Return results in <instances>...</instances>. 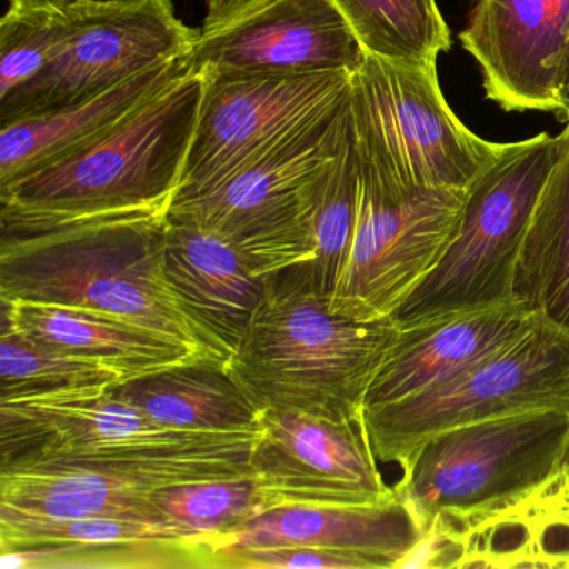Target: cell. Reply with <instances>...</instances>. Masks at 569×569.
<instances>
[{
	"instance_id": "3957f363",
	"label": "cell",
	"mask_w": 569,
	"mask_h": 569,
	"mask_svg": "<svg viewBox=\"0 0 569 569\" xmlns=\"http://www.w3.org/2000/svg\"><path fill=\"white\" fill-rule=\"evenodd\" d=\"M395 319L329 311L302 266L264 279V292L229 358V375L259 411L361 421L366 392L395 342Z\"/></svg>"
},
{
	"instance_id": "8fae6325",
	"label": "cell",
	"mask_w": 569,
	"mask_h": 569,
	"mask_svg": "<svg viewBox=\"0 0 569 569\" xmlns=\"http://www.w3.org/2000/svg\"><path fill=\"white\" fill-rule=\"evenodd\" d=\"M198 34L169 0L131 8H78V22L54 61L0 98V128L98 98L158 62L188 54Z\"/></svg>"
},
{
	"instance_id": "d590c367",
	"label": "cell",
	"mask_w": 569,
	"mask_h": 569,
	"mask_svg": "<svg viewBox=\"0 0 569 569\" xmlns=\"http://www.w3.org/2000/svg\"><path fill=\"white\" fill-rule=\"evenodd\" d=\"M565 462L569 466V439H568V448H566Z\"/></svg>"
},
{
	"instance_id": "83f0119b",
	"label": "cell",
	"mask_w": 569,
	"mask_h": 569,
	"mask_svg": "<svg viewBox=\"0 0 569 569\" xmlns=\"http://www.w3.org/2000/svg\"><path fill=\"white\" fill-rule=\"evenodd\" d=\"M151 499L166 522L212 545L254 516L276 508L274 499L254 475L164 486L154 489Z\"/></svg>"
},
{
	"instance_id": "1f68e13d",
	"label": "cell",
	"mask_w": 569,
	"mask_h": 569,
	"mask_svg": "<svg viewBox=\"0 0 569 569\" xmlns=\"http://www.w3.org/2000/svg\"><path fill=\"white\" fill-rule=\"evenodd\" d=\"M206 19L202 31H212L221 28L228 22L234 21L239 16L248 12L249 9L261 4L262 0H204Z\"/></svg>"
},
{
	"instance_id": "d4e9b609",
	"label": "cell",
	"mask_w": 569,
	"mask_h": 569,
	"mask_svg": "<svg viewBox=\"0 0 569 569\" xmlns=\"http://www.w3.org/2000/svg\"><path fill=\"white\" fill-rule=\"evenodd\" d=\"M515 296L529 311L569 329V141L529 218Z\"/></svg>"
},
{
	"instance_id": "7a4b0ae2",
	"label": "cell",
	"mask_w": 569,
	"mask_h": 569,
	"mask_svg": "<svg viewBox=\"0 0 569 569\" xmlns=\"http://www.w3.org/2000/svg\"><path fill=\"white\" fill-rule=\"evenodd\" d=\"M261 432L162 428L112 388L0 401V472L89 471L158 489L254 475Z\"/></svg>"
},
{
	"instance_id": "9c48e42d",
	"label": "cell",
	"mask_w": 569,
	"mask_h": 569,
	"mask_svg": "<svg viewBox=\"0 0 569 569\" xmlns=\"http://www.w3.org/2000/svg\"><path fill=\"white\" fill-rule=\"evenodd\" d=\"M569 411L541 409L488 419L426 441L395 485L425 532L445 511H469L511 498L565 461Z\"/></svg>"
},
{
	"instance_id": "6da1fadb",
	"label": "cell",
	"mask_w": 569,
	"mask_h": 569,
	"mask_svg": "<svg viewBox=\"0 0 569 569\" xmlns=\"http://www.w3.org/2000/svg\"><path fill=\"white\" fill-rule=\"evenodd\" d=\"M169 208L86 214L0 209V299L121 316L228 365L192 321L164 274Z\"/></svg>"
},
{
	"instance_id": "52a82bcc",
	"label": "cell",
	"mask_w": 569,
	"mask_h": 569,
	"mask_svg": "<svg viewBox=\"0 0 569 569\" xmlns=\"http://www.w3.org/2000/svg\"><path fill=\"white\" fill-rule=\"evenodd\" d=\"M355 131L358 216L348 264L329 298V311L356 321H385L438 264L461 218L468 189L409 184L356 122Z\"/></svg>"
},
{
	"instance_id": "30bf717a",
	"label": "cell",
	"mask_w": 569,
	"mask_h": 569,
	"mask_svg": "<svg viewBox=\"0 0 569 569\" xmlns=\"http://www.w3.org/2000/svg\"><path fill=\"white\" fill-rule=\"evenodd\" d=\"M351 112L399 178L419 188L466 191L506 148L456 118L436 68L366 54L351 78Z\"/></svg>"
},
{
	"instance_id": "ac0fdd59",
	"label": "cell",
	"mask_w": 569,
	"mask_h": 569,
	"mask_svg": "<svg viewBox=\"0 0 569 569\" xmlns=\"http://www.w3.org/2000/svg\"><path fill=\"white\" fill-rule=\"evenodd\" d=\"M538 315L515 299L399 328L366 392L365 409L428 391L521 338Z\"/></svg>"
},
{
	"instance_id": "4316f807",
	"label": "cell",
	"mask_w": 569,
	"mask_h": 569,
	"mask_svg": "<svg viewBox=\"0 0 569 569\" xmlns=\"http://www.w3.org/2000/svg\"><path fill=\"white\" fill-rule=\"evenodd\" d=\"M359 159L355 122L348 126L332 158L315 216L316 258L301 264L312 289L322 298H331L348 264L358 216Z\"/></svg>"
},
{
	"instance_id": "277c9868",
	"label": "cell",
	"mask_w": 569,
	"mask_h": 569,
	"mask_svg": "<svg viewBox=\"0 0 569 569\" xmlns=\"http://www.w3.org/2000/svg\"><path fill=\"white\" fill-rule=\"evenodd\" d=\"M351 114V88L278 141L169 214L228 239L249 269L266 279L316 258L315 216L326 171Z\"/></svg>"
},
{
	"instance_id": "d6a6232c",
	"label": "cell",
	"mask_w": 569,
	"mask_h": 569,
	"mask_svg": "<svg viewBox=\"0 0 569 569\" xmlns=\"http://www.w3.org/2000/svg\"><path fill=\"white\" fill-rule=\"evenodd\" d=\"M556 99H558L559 114L556 118L561 122L569 121V28L559 59L558 76H556Z\"/></svg>"
},
{
	"instance_id": "ffe728a7",
	"label": "cell",
	"mask_w": 569,
	"mask_h": 569,
	"mask_svg": "<svg viewBox=\"0 0 569 569\" xmlns=\"http://www.w3.org/2000/svg\"><path fill=\"white\" fill-rule=\"evenodd\" d=\"M164 274L192 321L231 358L264 292L241 252L218 232L168 212Z\"/></svg>"
},
{
	"instance_id": "5b68a950",
	"label": "cell",
	"mask_w": 569,
	"mask_h": 569,
	"mask_svg": "<svg viewBox=\"0 0 569 569\" xmlns=\"http://www.w3.org/2000/svg\"><path fill=\"white\" fill-rule=\"evenodd\" d=\"M204 89V72L192 69L101 138L0 189V208L46 214L169 208Z\"/></svg>"
},
{
	"instance_id": "ba28073f",
	"label": "cell",
	"mask_w": 569,
	"mask_h": 569,
	"mask_svg": "<svg viewBox=\"0 0 569 569\" xmlns=\"http://www.w3.org/2000/svg\"><path fill=\"white\" fill-rule=\"evenodd\" d=\"M541 409L569 411V329L538 315L511 345L412 398L365 409L376 458L405 468L441 432Z\"/></svg>"
},
{
	"instance_id": "9a60e30c",
	"label": "cell",
	"mask_w": 569,
	"mask_h": 569,
	"mask_svg": "<svg viewBox=\"0 0 569 569\" xmlns=\"http://www.w3.org/2000/svg\"><path fill=\"white\" fill-rule=\"evenodd\" d=\"M209 539L168 522L54 519L0 508V561L9 569H212Z\"/></svg>"
},
{
	"instance_id": "2e32d148",
	"label": "cell",
	"mask_w": 569,
	"mask_h": 569,
	"mask_svg": "<svg viewBox=\"0 0 569 569\" xmlns=\"http://www.w3.org/2000/svg\"><path fill=\"white\" fill-rule=\"evenodd\" d=\"M196 69L355 74L366 59L351 26L332 0H262L234 21L201 32L191 51Z\"/></svg>"
},
{
	"instance_id": "f1b7e54d",
	"label": "cell",
	"mask_w": 569,
	"mask_h": 569,
	"mask_svg": "<svg viewBox=\"0 0 569 569\" xmlns=\"http://www.w3.org/2000/svg\"><path fill=\"white\" fill-rule=\"evenodd\" d=\"M121 382L124 378L102 362L36 345L9 329L0 331V401Z\"/></svg>"
},
{
	"instance_id": "d6986e66",
	"label": "cell",
	"mask_w": 569,
	"mask_h": 569,
	"mask_svg": "<svg viewBox=\"0 0 569 569\" xmlns=\"http://www.w3.org/2000/svg\"><path fill=\"white\" fill-rule=\"evenodd\" d=\"M426 532L401 498L379 505H282L239 526L214 549L305 548L362 556L378 569L401 568Z\"/></svg>"
},
{
	"instance_id": "5bb4252c",
	"label": "cell",
	"mask_w": 569,
	"mask_h": 569,
	"mask_svg": "<svg viewBox=\"0 0 569 569\" xmlns=\"http://www.w3.org/2000/svg\"><path fill=\"white\" fill-rule=\"evenodd\" d=\"M569 568V466L485 508L439 512L401 568Z\"/></svg>"
},
{
	"instance_id": "f546056e",
	"label": "cell",
	"mask_w": 569,
	"mask_h": 569,
	"mask_svg": "<svg viewBox=\"0 0 569 569\" xmlns=\"http://www.w3.org/2000/svg\"><path fill=\"white\" fill-rule=\"evenodd\" d=\"M78 8L8 11L0 22V98L41 74L71 38Z\"/></svg>"
},
{
	"instance_id": "44dd1931",
	"label": "cell",
	"mask_w": 569,
	"mask_h": 569,
	"mask_svg": "<svg viewBox=\"0 0 569 569\" xmlns=\"http://www.w3.org/2000/svg\"><path fill=\"white\" fill-rule=\"evenodd\" d=\"M192 69L188 52L151 66L98 98L0 128V189L101 138Z\"/></svg>"
},
{
	"instance_id": "7402d4cb",
	"label": "cell",
	"mask_w": 569,
	"mask_h": 569,
	"mask_svg": "<svg viewBox=\"0 0 569 569\" xmlns=\"http://www.w3.org/2000/svg\"><path fill=\"white\" fill-rule=\"evenodd\" d=\"M0 302L2 329H9L36 345L102 362L118 371L124 382L184 362L202 361L184 345L121 316L18 299H0Z\"/></svg>"
},
{
	"instance_id": "cb8c5ba5",
	"label": "cell",
	"mask_w": 569,
	"mask_h": 569,
	"mask_svg": "<svg viewBox=\"0 0 569 569\" xmlns=\"http://www.w3.org/2000/svg\"><path fill=\"white\" fill-rule=\"evenodd\" d=\"M152 491L139 482L89 471L0 472V508L44 518L166 522Z\"/></svg>"
},
{
	"instance_id": "8992f818",
	"label": "cell",
	"mask_w": 569,
	"mask_h": 569,
	"mask_svg": "<svg viewBox=\"0 0 569 569\" xmlns=\"http://www.w3.org/2000/svg\"><path fill=\"white\" fill-rule=\"evenodd\" d=\"M569 141V124L509 142L469 186L458 226L438 264L392 316L399 328L515 301L529 218Z\"/></svg>"
},
{
	"instance_id": "4dcf8cb0",
	"label": "cell",
	"mask_w": 569,
	"mask_h": 569,
	"mask_svg": "<svg viewBox=\"0 0 569 569\" xmlns=\"http://www.w3.org/2000/svg\"><path fill=\"white\" fill-rule=\"evenodd\" d=\"M378 569L362 556L326 549L284 548L214 549L212 569Z\"/></svg>"
},
{
	"instance_id": "7c38bea8",
	"label": "cell",
	"mask_w": 569,
	"mask_h": 569,
	"mask_svg": "<svg viewBox=\"0 0 569 569\" xmlns=\"http://www.w3.org/2000/svg\"><path fill=\"white\" fill-rule=\"evenodd\" d=\"M204 74L194 139L172 201L194 198L228 178L242 162L342 98L352 78L345 71Z\"/></svg>"
},
{
	"instance_id": "836d02e7",
	"label": "cell",
	"mask_w": 569,
	"mask_h": 569,
	"mask_svg": "<svg viewBox=\"0 0 569 569\" xmlns=\"http://www.w3.org/2000/svg\"><path fill=\"white\" fill-rule=\"evenodd\" d=\"M82 4H86V0H9L8 11H31V9L69 11Z\"/></svg>"
},
{
	"instance_id": "484cf974",
	"label": "cell",
	"mask_w": 569,
	"mask_h": 569,
	"mask_svg": "<svg viewBox=\"0 0 569 569\" xmlns=\"http://www.w3.org/2000/svg\"><path fill=\"white\" fill-rule=\"evenodd\" d=\"M366 54L395 64L436 68L451 49L436 0H332Z\"/></svg>"
},
{
	"instance_id": "e575fe53",
	"label": "cell",
	"mask_w": 569,
	"mask_h": 569,
	"mask_svg": "<svg viewBox=\"0 0 569 569\" xmlns=\"http://www.w3.org/2000/svg\"><path fill=\"white\" fill-rule=\"evenodd\" d=\"M146 2H152V0H86V4L94 8H131Z\"/></svg>"
},
{
	"instance_id": "4fadbf2b",
	"label": "cell",
	"mask_w": 569,
	"mask_h": 569,
	"mask_svg": "<svg viewBox=\"0 0 569 569\" xmlns=\"http://www.w3.org/2000/svg\"><path fill=\"white\" fill-rule=\"evenodd\" d=\"M251 462L276 506L379 505L398 498L379 471L362 419L262 411Z\"/></svg>"
},
{
	"instance_id": "e0dca14e",
	"label": "cell",
	"mask_w": 569,
	"mask_h": 569,
	"mask_svg": "<svg viewBox=\"0 0 569 569\" xmlns=\"http://www.w3.org/2000/svg\"><path fill=\"white\" fill-rule=\"evenodd\" d=\"M568 28L569 0H475L459 42L478 62L488 101L506 112L558 116Z\"/></svg>"
},
{
	"instance_id": "603a6c76",
	"label": "cell",
	"mask_w": 569,
	"mask_h": 569,
	"mask_svg": "<svg viewBox=\"0 0 569 569\" xmlns=\"http://www.w3.org/2000/svg\"><path fill=\"white\" fill-rule=\"evenodd\" d=\"M112 391L162 428L224 435L262 431V412L222 362H184L129 379Z\"/></svg>"
}]
</instances>
